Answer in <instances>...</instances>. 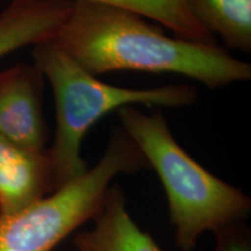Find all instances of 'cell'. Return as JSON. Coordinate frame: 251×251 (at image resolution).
<instances>
[{
	"instance_id": "6da1fadb",
	"label": "cell",
	"mask_w": 251,
	"mask_h": 251,
	"mask_svg": "<svg viewBox=\"0 0 251 251\" xmlns=\"http://www.w3.org/2000/svg\"><path fill=\"white\" fill-rule=\"evenodd\" d=\"M90 74L112 71L177 74L209 87L251 78V65L213 43L169 37L140 15L91 0H74L51 39Z\"/></svg>"
},
{
	"instance_id": "7a4b0ae2",
	"label": "cell",
	"mask_w": 251,
	"mask_h": 251,
	"mask_svg": "<svg viewBox=\"0 0 251 251\" xmlns=\"http://www.w3.org/2000/svg\"><path fill=\"white\" fill-rule=\"evenodd\" d=\"M117 112L122 129L162 181L181 251H192L206 231L242 222L249 214L250 198L194 161L175 140L161 113L148 114L135 105Z\"/></svg>"
},
{
	"instance_id": "3957f363",
	"label": "cell",
	"mask_w": 251,
	"mask_h": 251,
	"mask_svg": "<svg viewBox=\"0 0 251 251\" xmlns=\"http://www.w3.org/2000/svg\"><path fill=\"white\" fill-rule=\"evenodd\" d=\"M33 57L55 97L56 133L47 153L56 190L89 170L80 155L81 143L90 128L103 115L124 106L180 107L197 99V91L190 85L127 89L102 83L51 39L34 46Z\"/></svg>"
},
{
	"instance_id": "277c9868",
	"label": "cell",
	"mask_w": 251,
	"mask_h": 251,
	"mask_svg": "<svg viewBox=\"0 0 251 251\" xmlns=\"http://www.w3.org/2000/svg\"><path fill=\"white\" fill-rule=\"evenodd\" d=\"M148 168L122 128H114L99 162L17 214L0 218V251H51L75 229L93 220L119 174Z\"/></svg>"
},
{
	"instance_id": "5b68a950",
	"label": "cell",
	"mask_w": 251,
	"mask_h": 251,
	"mask_svg": "<svg viewBox=\"0 0 251 251\" xmlns=\"http://www.w3.org/2000/svg\"><path fill=\"white\" fill-rule=\"evenodd\" d=\"M43 81L35 64L0 70V136L33 151H45L48 140Z\"/></svg>"
},
{
	"instance_id": "8992f818",
	"label": "cell",
	"mask_w": 251,
	"mask_h": 251,
	"mask_svg": "<svg viewBox=\"0 0 251 251\" xmlns=\"http://www.w3.org/2000/svg\"><path fill=\"white\" fill-rule=\"evenodd\" d=\"M54 191L47 149L33 151L0 136V218L17 214Z\"/></svg>"
},
{
	"instance_id": "52a82bcc",
	"label": "cell",
	"mask_w": 251,
	"mask_h": 251,
	"mask_svg": "<svg viewBox=\"0 0 251 251\" xmlns=\"http://www.w3.org/2000/svg\"><path fill=\"white\" fill-rule=\"evenodd\" d=\"M74 0H12L0 13V58L52 39L70 14Z\"/></svg>"
},
{
	"instance_id": "ba28073f",
	"label": "cell",
	"mask_w": 251,
	"mask_h": 251,
	"mask_svg": "<svg viewBox=\"0 0 251 251\" xmlns=\"http://www.w3.org/2000/svg\"><path fill=\"white\" fill-rule=\"evenodd\" d=\"M94 227L76 235L78 251H162L155 240L135 224L121 188L109 186L105 201L94 216Z\"/></svg>"
},
{
	"instance_id": "9c48e42d",
	"label": "cell",
	"mask_w": 251,
	"mask_h": 251,
	"mask_svg": "<svg viewBox=\"0 0 251 251\" xmlns=\"http://www.w3.org/2000/svg\"><path fill=\"white\" fill-rule=\"evenodd\" d=\"M197 23L216 33L226 46L251 51V0H186Z\"/></svg>"
},
{
	"instance_id": "30bf717a",
	"label": "cell",
	"mask_w": 251,
	"mask_h": 251,
	"mask_svg": "<svg viewBox=\"0 0 251 251\" xmlns=\"http://www.w3.org/2000/svg\"><path fill=\"white\" fill-rule=\"evenodd\" d=\"M133 12L163 25L175 37L188 42L213 43V36L191 14L186 0H91Z\"/></svg>"
},
{
	"instance_id": "8fae6325",
	"label": "cell",
	"mask_w": 251,
	"mask_h": 251,
	"mask_svg": "<svg viewBox=\"0 0 251 251\" xmlns=\"http://www.w3.org/2000/svg\"><path fill=\"white\" fill-rule=\"evenodd\" d=\"M214 234L215 251H251L250 230L242 222L226 226Z\"/></svg>"
}]
</instances>
